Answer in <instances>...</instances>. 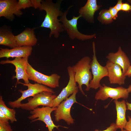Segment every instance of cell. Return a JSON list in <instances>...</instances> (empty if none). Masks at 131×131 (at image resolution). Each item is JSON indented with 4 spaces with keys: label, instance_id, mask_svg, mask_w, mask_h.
I'll list each match as a JSON object with an SVG mask.
<instances>
[{
    "label": "cell",
    "instance_id": "obj_9",
    "mask_svg": "<svg viewBox=\"0 0 131 131\" xmlns=\"http://www.w3.org/2000/svg\"><path fill=\"white\" fill-rule=\"evenodd\" d=\"M56 109V107H50L48 106H42L38 107L30 111L31 115L28 118L33 122L37 121H40L43 122L46 124L49 131H53L54 128L58 129L59 127L61 126L65 128L67 127L55 124L52 121L51 114Z\"/></svg>",
    "mask_w": 131,
    "mask_h": 131
},
{
    "label": "cell",
    "instance_id": "obj_19",
    "mask_svg": "<svg viewBox=\"0 0 131 131\" xmlns=\"http://www.w3.org/2000/svg\"><path fill=\"white\" fill-rule=\"evenodd\" d=\"M117 113L115 124L116 127L121 129H124L127 122L126 113L127 110L126 102L124 100L121 101L114 100Z\"/></svg>",
    "mask_w": 131,
    "mask_h": 131
},
{
    "label": "cell",
    "instance_id": "obj_11",
    "mask_svg": "<svg viewBox=\"0 0 131 131\" xmlns=\"http://www.w3.org/2000/svg\"><path fill=\"white\" fill-rule=\"evenodd\" d=\"M28 57H16L13 60H3L0 62V64H10L15 66V71L16 73V75L12 77V79L16 78L17 79L15 87L19 82V80L21 79L23 80L25 84L30 83L26 72L27 64L28 62Z\"/></svg>",
    "mask_w": 131,
    "mask_h": 131
},
{
    "label": "cell",
    "instance_id": "obj_31",
    "mask_svg": "<svg viewBox=\"0 0 131 131\" xmlns=\"http://www.w3.org/2000/svg\"><path fill=\"white\" fill-rule=\"evenodd\" d=\"M0 120H9L8 118L0 110Z\"/></svg>",
    "mask_w": 131,
    "mask_h": 131
},
{
    "label": "cell",
    "instance_id": "obj_10",
    "mask_svg": "<svg viewBox=\"0 0 131 131\" xmlns=\"http://www.w3.org/2000/svg\"><path fill=\"white\" fill-rule=\"evenodd\" d=\"M129 93L127 88L122 86L112 88L108 86L103 83L99 88L96 92L95 99L97 100H105L109 98L114 100H117L120 98L127 99Z\"/></svg>",
    "mask_w": 131,
    "mask_h": 131
},
{
    "label": "cell",
    "instance_id": "obj_3",
    "mask_svg": "<svg viewBox=\"0 0 131 131\" xmlns=\"http://www.w3.org/2000/svg\"><path fill=\"white\" fill-rule=\"evenodd\" d=\"M73 6V5H72L69 7L66 10L63 12L62 15L60 17L59 20L61 22L62 28L71 39H76L83 41L93 38L96 36L95 34L87 35L83 34L78 31L77 21L78 19L82 17L81 15H79L78 16H73L71 20H69L67 18L66 16L69 9Z\"/></svg>",
    "mask_w": 131,
    "mask_h": 131
},
{
    "label": "cell",
    "instance_id": "obj_35",
    "mask_svg": "<svg viewBox=\"0 0 131 131\" xmlns=\"http://www.w3.org/2000/svg\"><path fill=\"white\" fill-rule=\"evenodd\" d=\"M121 131H127L126 130H125L124 129H121Z\"/></svg>",
    "mask_w": 131,
    "mask_h": 131
},
{
    "label": "cell",
    "instance_id": "obj_8",
    "mask_svg": "<svg viewBox=\"0 0 131 131\" xmlns=\"http://www.w3.org/2000/svg\"><path fill=\"white\" fill-rule=\"evenodd\" d=\"M92 48L93 54L90 65L93 78L90 82L89 86L90 88L96 90L101 85L100 84L101 80L105 77H108V72L106 66L101 65L97 60L94 41L92 43Z\"/></svg>",
    "mask_w": 131,
    "mask_h": 131
},
{
    "label": "cell",
    "instance_id": "obj_1",
    "mask_svg": "<svg viewBox=\"0 0 131 131\" xmlns=\"http://www.w3.org/2000/svg\"><path fill=\"white\" fill-rule=\"evenodd\" d=\"M63 1L58 0L54 3L51 0H43L41 2V7L40 10H45L46 14L40 27L50 29L49 37L53 35L55 38H58L60 36V33L64 31L62 23L58 19V17L61 16L63 13L61 8Z\"/></svg>",
    "mask_w": 131,
    "mask_h": 131
},
{
    "label": "cell",
    "instance_id": "obj_28",
    "mask_svg": "<svg viewBox=\"0 0 131 131\" xmlns=\"http://www.w3.org/2000/svg\"><path fill=\"white\" fill-rule=\"evenodd\" d=\"M41 0H31L33 7L35 9L39 8L40 9L41 7Z\"/></svg>",
    "mask_w": 131,
    "mask_h": 131
},
{
    "label": "cell",
    "instance_id": "obj_25",
    "mask_svg": "<svg viewBox=\"0 0 131 131\" xmlns=\"http://www.w3.org/2000/svg\"><path fill=\"white\" fill-rule=\"evenodd\" d=\"M108 10L113 19H116L118 17V12L115 8L114 6L110 7Z\"/></svg>",
    "mask_w": 131,
    "mask_h": 131
},
{
    "label": "cell",
    "instance_id": "obj_6",
    "mask_svg": "<svg viewBox=\"0 0 131 131\" xmlns=\"http://www.w3.org/2000/svg\"><path fill=\"white\" fill-rule=\"evenodd\" d=\"M21 84L24 86H27L28 88L25 90H19L18 91L21 93V96L17 100L13 101H9L8 103L9 106L13 108H18L20 107L21 102L26 98L33 97L36 94L44 91L50 92L53 94L55 93L51 88L44 85L37 83L34 84L29 83L25 84L19 82L18 84Z\"/></svg>",
    "mask_w": 131,
    "mask_h": 131
},
{
    "label": "cell",
    "instance_id": "obj_32",
    "mask_svg": "<svg viewBox=\"0 0 131 131\" xmlns=\"http://www.w3.org/2000/svg\"><path fill=\"white\" fill-rule=\"evenodd\" d=\"M124 75L125 76H127L129 77H131V65L130 66L127 71L125 74Z\"/></svg>",
    "mask_w": 131,
    "mask_h": 131
},
{
    "label": "cell",
    "instance_id": "obj_17",
    "mask_svg": "<svg viewBox=\"0 0 131 131\" xmlns=\"http://www.w3.org/2000/svg\"><path fill=\"white\" fill-rule=\"evenodd\" d=\"M35 28H27L20 34L15 36L18 46H31L35 45L37 39L34 34Z\"/></svg>",
    "mask_w": 131,
    "mask_h": 131
},
{
    "label": "cell",
    "instance_id": "obj_33",
    "mask_svg": "<svg viewBox=\"0 0 131 131\" xmlns=\"http://www.w3.org/2000/svg\"><path fill=\"white\" fill-rule=\"evenodd\" d=\"M126 103L127 106V110L131 111V103H130L127 101Z\"/></svg>",
    "mask_w": 131,
    "mask_h": 131
},
{
    "label": "cell",
    "instance_id": "obj_27",
    "mask_svg": "<svg viewBox=\"0 0 131 131\" xmlns=\"http://www.w3.org/2000/svg\"><path fill=\"white\" fill-rule=\"evenodd\" d=\"M121 11L126 12L131 11V5L127 2L123 3Z\"/></svg>",
    "mask_w": 131,
    "mask_h": 131
},
{
    "label": "cell",
    "instance_id": "obj_13",
    "mask_svg": "<svg viewBox=\"0 0 131 131\" xmlns=\"http://www.w3.org/2000/svg\"><path fill=\"white\" fill-rule=\"evenodd\" d=\"M105 66L107 70L108 77L110 84H117L120 85L124 84L126 76L119 65L108 60Z\"/></svg>",
    "mask_w": 131,
    "mask_h": 131
},
{
    "label": "cell",
    "instance_id": "obj_26",
    "mask_svg": "<svg viewBox=\"0 0 131 131\" xmlns=\"http://www.w3.org/2000/svg\"><path fill=\"white\" fill-rule=\"evenodd\" d=\"M118 129L115 123H111L109 126L105 130L99 131L98 129H96L94 131H116Z\"/></svg>",
    "mask_w": 131,
    "mask_h": 131
},
{
    "label": "cell",
    "instance_id": "obj_23",
    "mask_svg": "<svg viewBox=\"0 0 131 131\" xmlns=\"http://www.w3.org/2000/svg\"><path fill=\"white\" fill-rule=\"evenodd\" d=\"M31 7H33L31 0H19L16 6V9L18 12H21L22 9Z\"/></svg>",
    "mask_w": 131,
    "mask_h": 131
},
{
    "label": "cell",
    "instance_id": "obj_2",
    "mask_svg": "<svg viewBox=\"0 0 131 131\" xmlns=\"http://www.w3.org/2000/svg\"><path fill=\"white\" fill-rule=\"evenodd\" d=\"M91 60L90 57L86 56L72 66L74 72L75 81L78 84L79 89L83 95H85V94L82 89V85H84L86 86V91H89L90 89V82L93 78L91 72L90 71Z\"/></svg>",
    "mask_w": 131,
    "mask_h": 131
},
{
    "label": "cell",
    "instance_id": "obj_16",
    "mask_svg": "<svg viewBox=\"0 0 131 131\" xmlns=\"http://www.w3.org/2000/svg\"><path fill=\"white\" fill-rule=\"evenodd\" d=\"M106 58L110 62L118 64L122 68L124 74L127 72L130 65V62L126 54L119 47L115 53L110 52Z\"/></svg>",
    "mask_w": 131,
    "mask_h": 131
},
{
    "label": "cell",
    "instance_id": "obj_20",
    "mask_svg": "<svg viewBox=\"0 0 131 131\" xmlns=\"http://www.w3.org/2000/svg\"><path fill=\"white\" fill-rule=\"evenodd\" d=\"M0 44L12 48L18 46L15 36L11 30L3 27L0 28Z\"/></svg>",
    "mask_w": 131,
    "mask_h": 131
},
{
    "label": "cell",
    "instance_id": "obj_14",
    "mask_svg": "<svg viewBox=\"0 0 131 131\" xmlns=\"http://www.w3.org/2000/svg\"><path fill=\"white\" fill-rule=\"evenodd\" d=\"M17 2L16 0H0V17H4L12 21L14 18V14L18 16L22 15V11L17 10Z\"/></svg>",
    "mask_w": 131,
    "mask_h": 131
},
{
    "label": "cell",
    "instance_id": "obj_5",
    "mask_svg": "<svg viewBox=\"0 0 131 131\" xmlns=\"http://www.w3.org/2000/svg\"><path fill=\"white\" fill-rule=\"evenodd\" d=\"M49 91H44L38 93L28 99V102L21 103L22 109L32 111L40 106L53 107V100L57 96Z\"/></svg>",
    "mask_w": 131,
    "mask_h": 131
},
{
    "label": "cell",
    "instance_id": "obj_7",
    "mask_svg": "<svg viewBox=\"0 0 131 131\" xmlns=\"http://www.w3.org/2000/svg\"><path fill=\"white\" fill-rule=\"evenodd\" d=\"M78 90L74 92L70 96L61 102L54 111L55 120L58 122L61 120L65 121L68 125L74 123V120L72 117L70 111L71 107L74 103H78L76 95Z\"/></svg>",
    "mask_w": 131,
    "mask_h": 131
},
{
    "label": "cell",
    "instance_id": "obj_30",
    "mask_svg": "<svg viewBox=\"0 0 131 131\" xmlns=\"http://www.w3.org/2000/svg\"><path fill=\"white\" fill-rule=\"evenodd\" d=\"M123 3L122 0H118L116 5L114 6L118 12L121 11Z\"/></svg>",
    "mask_w": 131,
    "mask_h": 131
},
{
    "label": "cell",
    "instance_id": "obj_21",
    "mask_svg": "<svg viewBox=\"0 0 131 131\" xmlns=\"http://www.w3.org/2000/svg\"><path fill=\"white\" fill-rule=\"evenodd\" d=\"M0 110L8 118L11 123L17 121L15 110L13 108L11 109L7 107L3 100L2 96L1 95L0 96Z\"/></svg>",
    "mask_w": 131,
    "mask_h": 131
},
{
    "label": "cell",
    "instance_id": "obj_24",
    "mask_svg": "<svg viewBox=\"0 0 131 131\" xmlns=\"http://www.w3.org/2000/svg\"><path fill=\"white\" fill-rule=\"evenodd\" d=\"M0 131H13L8 121L0 120Z\"/></svg>",
    "mask_w": 131,
    "mask_h": 131
},
{
    "label": "cell",
    "instance_id": "obj_15",
    "mask_svg": "<svg viewBox=\"0 0 131 131\" xmlns=\"http://www.w3.org/2000/svg\"><path fill=\"white\" fill-rule=\"evenodd\" d=\"M31 46H18L11 49L0 48V58L28 57L31 54Z\"/></svg>",
    "mask_w": 131,
    "mask_h": 131
},
{
    "label": "cell",
    "instance_id": "obj_29",
    "mask_svg": "<svg viewBox=\"0 0 131 131\" xmlns=\"http://www.w3.org/2000/svg\"><path fill=\"white\" fill-rule=\"evenodd\" d=\"M128 121H127L124 129L127 131H131V117L128 116Z\"/></svg>",
    "mask_w": 131,
    "mask_h": 131
},
{
    "label": "cell",
    "instance_id": "obj_34",
    "mask_svg": "<svg viewBox=\"0 0 131 131\" xmlns=\"http://www.w3.org/2000/svg\"><path fill=\"white\" fill-rule=\"evenodd\" d=\"M127 89L129 93L131 92V85L129 86Z\"/></svg>",
    "mask_w": 131,
    "mask_h": 131
},
{
    "label": "cell",
    "instance_id": "obj_22",
    "mask_svg": "<svg viewBox=\"0 0 131 131\" xmlns=\"http://www.w3.org/2000/svg\"><path fill=\"white\" fill-rule=\"evenodd\" d=\"M97 19L102 24H107L111 23L113 19L108 10L104 9L99 12Z\"/></svg>",
    "mask_w": 131,
    "mask_h": 131
},
{
    "label": "cell",
    "instance_id": "obj_12",
    "mask_svg": "<svg viewBox=\"0 0 131 131\" xmlns=\"http://www.w3.org/2000/svg\"><path fill=\"white\" fill-rule=\"evenodd\" d=\"M69 80L66 86L63 88L59 95L53 100V107H56L61 102L67 98L76 91L78 90L74 79V72L72 66L67 67Z\"/></svg>",
    "mask_w": 131,
    "mask_h": 131
},
{
    "label": "cell",
    "instance_id": "obj_36",
    "mask_svg": "<svg viewBox=\"0 0 131 131\" xmlns=\"http://www.w3.org/2000/svg\"><path fill=\"white\" fill-rule=\"evenodd\" d=\"M128 1L131 4V0H128Z\"/></svg>",
    "mask_w": 131,
    "mask_h": 131
},
{
    "label": "cell",
    "instance_id": "obj_4",
    "mask_svg": "<svg viewBox=\"0 0 131 131\" xmlns=\"http://www.w3.org/2000/svg\"><path fill=\"white\" fill-rule=\"evenodd\" d=\"M26 72L29 80L51 88H55L59 86L61 76L57 74H53L50 75L44 74L36 70L28 62Z\"/></svg>",
    "mask_w": 131,
    "mask_h": 131
},
{
    "label": "cell",
    "instance_id": "obj_18",
    "mask_svg": "<svg viewBox=\"0 0 131 131\" xmlns=\"http://www.w3.org/2000/svg\"><path fill=\"white\" fill-rule=\"evenodd\" d=\"M101 6L97 4L96 0H88L84 5L79 9L78 13L88 22L93 23L94 14Z\"/></svg>",
    "mask_w": 131,
    "mask_h": 131
}]
</instances>
